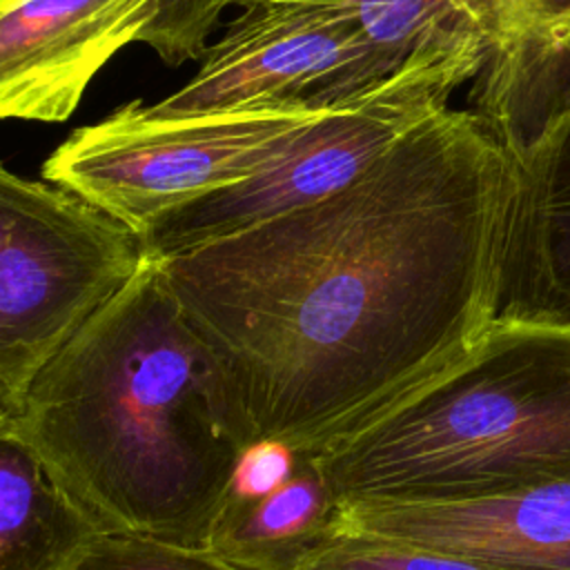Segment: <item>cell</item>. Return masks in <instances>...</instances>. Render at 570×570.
<instances>
[{"label":"cell","instance_id":"obj_3","mask_svg":"<svg viewBox=\"0 0 570 570\" xmlns=\"http://www.w3.org/2000/svg\"><path fill=\"white\" fill-rule=\"evenodd\" d=\"M341 501H445L570 470V323L492 321L448 370L312 452Z\"/></svg>","mask_w":570,"mask_h":570},{"label":"cell","instance_id":"obj_12","mask_svg":"<svg viewBox=\"0 0 570 570\" xmlns=\"http://www.w3.org/2000/svg\"><path fill=\"white\" fill-rule=\"evenodd\" d=\"M100 532L36 454L0 432V570H65Z\"/></svg>","mask_w":570,"mask_h":570},{"label":"cell","instance_id":"obj_14","mask_svg":"<svg viewBox=\"0 0 570 570\" xmlns=\"http://www.w3.org/2000/svg\"><path fill=\"white\" fill-rule=\"evenodd\" d=\"M301 570H505L463 554L374 537L334 534Z\"/></svg>","mask_w":570,"mask_h":570},{"label":"cell","instance_id":"obj_15","mask_svg":"<svg viewBox=\"0 0 570 570\" xmlns=\"http://www.w3.org/2000/svg\"><path fill=\"white\" fill-rule=\"evenodd\" d=\"M65 570H243L209 546L100 532Z\"/></svg>","mask_w":570,"mask_h":570},{"label":"cell","instance_id":"obj_8","mask_svg":"<svg viewBox=\"0 0 570 570\" xmlns=\"http://www.w3.org/2000/svg\"><path fill=\"white\" fill-rule=\"evenodd\" d=\"M399 65L370 40L356 0L249 4L207 45L196 73L147 107L158 116H191L283 102L336 105Z\"/></svg>","mask_w":570,"mask_h":570},{"label":"cell","instance_id":"obj_4","mask_svg":"<svg viewBox=\"0 0 570 570\" xmlns=\"http://www.w3.org/2000/svg\"><path fill=\"white\" fill-rule=\"evenodd\" d=\"M468 107L514 160L494 321L570 323V0L485 60Z\"/></svg>","mask_w":570,"mask_h":570},{"label":"cell","instance_id":"obj_16","mask_svg":"<svg viewBox=\"0 0 570 570\" xmlns=\"http://www.w3.org/2000/svg\"><path fill=\"white\" fill-rule=\"evenodd\" d=\"M225 9L227 0H163L158 18L140 42L171 67L200 60Z\"/></svg>","mask_w":570,"mask_h":570},{"label":"cell","instance_id":"obj_5","mask_svg":"<svg viewBox=\"0 0 570 570\" xmlns=\"http://www.w3.org/2000/svg\"><path fill=\"white\" fill-rule=\"evenodd\" d=\"M145 258V238L78 191L0 169V419Z\"/></svg>","mask_w":570,"mask_h":570},{"label":"cell","instance_id":"obj_13","mask_svg":"<svg viewBox=\"0 0 570 570\" xmlns=\"http://www.w3.org/2000/svg\"><path fill=\"white\" fill-rule=\"evenodd\" d=\"M552 0H356L370 40L396 62L414 49H474L485 58L521 36Z\"/></svg>","mask_w":570,"mask_h":570},{"label":"cell","instance_id":"obj_6","mask_svg":"<svg viewBox=\"0 0 570 570\" xmlns=\"http://www.w3.org/2000/svg\"><path fill=\"white\" fill-rule=\"evenodd\" d=\"M336 105L158 116L142 100H129L71 131L45 160L42 178L78 191L145 236L160 218L269 167Z\"/></svg>","mask_w":570,"mask_h":570},{"label":"cell","instance_id":"obj_11","mask_svg":"<svg viewBox=\"0 0 570 570\" xmlns=\"http://www.w3.org/2000/svg\"><path fill=\"white\" fill-rule=\"evenodd\" d=\"M341 499L312 452H298L294 470L272 490L227 497L207 543L243 570H301L307 557L336 534Z\"/></svg>","mask_w":570,"mask_h":570},{"label":"cell","instance_id":"obj_9","mask_svg":"<svg viewBox=\"0 0 570 570\" xmlns=\"http://www.w3.org/2000/svg\"><path fill=\"white\" fill-rule=\"evenodd\" d=\"M163 0H0V116L62 122Z\"/></svg>","mask_w":570,"mask_h":570},{"label":"cell","instance_id":"obj_2","mask_svg":"<svg viewBox=\"0 0 570 570\" xmlns=\"http://www.w3.org/2000/svg\"><path fill=\"white\" fill-rule=\"evenodd\" d=\"M105 532L205 546L254 443L229 376L156 256L0 419Z\"/></svg>","mask_w":570,"mask_h":570},{"label":"cell","instance_id":"obj_10","mask_svg":"<svg viewBox=\"0 0 570 570\" xmlns=\"http://www.w3.org/2000/svg\"><path fill=\"white\" fill-rule=\"evenodd\" d=\"M336 534L416 543L505 570H570V470L470 499L341 501Z\"/></svg>","mask_w":570,"mask_h":570},{"label":"cell","instance_id":"obj_18","mask_svg":"<svg viewBox=\"0 0 570 570\" xmlns=\"http://www.w3.org/2000/svg\"><path fill=\"white\" fill-rule=\"evenodd\" d=\"M263 2H345V0H227V7H249Z\"/></svg>","mask_w":570,"mask_h":570},{"label":"cell","instance_id":"obj_17","mask_svg":"<svg viewBox=\"0 0 570 570\" xmlns=\"http://www.w3.org/2000/svg\"><path fill=\"white\" fill-rule=\"evenodd\" d=\"M298 452L281 441H256L252 443L232 479V497H252L278 485L296 465ZM227 494V497H229Z\"/></svg>","mask_w":570,"mask_h":570},{"label":"cell","instance_id":"obj_1","mask_svg":"<svg viewBox=\"0 0 570 570\" xmlns=\"http://www.w3.org/2000/svg\"><path fill=\"white\" fill-rule=\"evenodd\" d=\"M514 160L445 107L341 191L158 258L256 441L316 452L456 363L494 321Z\"/></svg>","mask_w":570,"mask_h":570},{"label":"cell","instance_id":"obj_7","mask_svg":"<svg viewBox=\"0 0 570 570\" xmlns=\"http://www.w3.org/2000/svg\"><path fill=\"white\" fill-rule=\"evenodd\" d=\"M474 49H414L392 73L338 102L269 167L165 218L142 238L149 256H169L323 200L367 171L410 131L450 107L476 78Z\"/></svg>","mask_w":570,"mask_h":570}]
</instances>
